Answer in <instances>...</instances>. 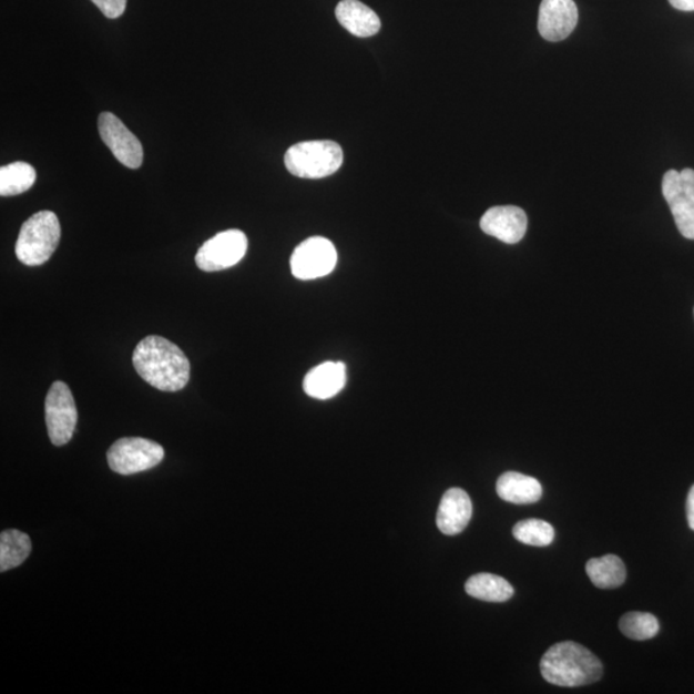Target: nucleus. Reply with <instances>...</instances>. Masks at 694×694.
<instances>
[{
  "instance_id": "f03ea898",
  "label": "nucleus",
  "mask_w": 694,
  "mask_h": 694,
  "mask_svg": "<svg viewBox=\"0 0 694 694\" xmlns=\"http://www.w3.org/2000/svg\"><path fill=\"white\" fill-rule=\"evenodd\" d=\"M540 673L548 683L559 687H581L601 680L603 664L584 645L568 641L552 645L544 653Z\"/></svg>"
},
{
  "instance_id": "aec40b11",
  "label": "nucleus",
  "mask_w": 694,
  "mask_h": 694,
  "mask_svg": "<svg viewBox=\"0 0 694 694\" xmlns=\"http://www.w3.org/2000/svg\"><path fill=\"white\" fill-rule=\"evenodd\" d=\"M37 181L35 169L28 163H12L0 169V195L11 197L29 191Z\"/></svg>"
},
{
  "instance_id": "a211bd4d",
  "label": "nucleus",
  "mask_w": 694,
  "mask_h": 694,
  "mask_svg": "<svg viewBox=\"0 0 694 694\" xmlns=\"http://www.w3.org/2000/svg\"><path fill=\"white\" fill-rule=\"evenodd\" d=\"M465 588L468 595L486 602H507L514 594L513 586L504 578L492 574L473 575Z\"/></svg>"
},
{
  "instance_id": "f257e3e1",
  "label": "nucleus",
  "mask_w": 694,
  "mask_h": 694,
  "mask_svg": "<svg viewBox=\"0 0 694 694\" xmlns=\"http://www.w3.org/2000/svg\"><path fill=\"white\" fill-rule=\"evenodd\" d=\"M133 366L145 382L160 391H180L190 381L188 358L181 347L164 337L143 338L133 353Z\"/></svg>"
},
{
  "instance_id": "9b49d317",
  "label": "nucleus",
  "mask_w": 694,
  "mask_h": 694,
  "mask_svg": "<svg viewBox=\"0 0 694 694\" xmlns=\"http://www.w3.org/2000/svg\"><path fill=\"white\" fill-rule=\"evenodd\" d=\"M578 20L574 0H543L539 8L538 29L548 42H561L575 30Z\"/></svg>"
},
{
  "instance_id": "393cba45",
  "label": "nucleus",
  "mask_w": 694,
  "mask_h": 694,
  "mask_svg": "<svg viewBox=\"0 0 694 694\" xmlns=\"http://www.w3.org/2000/svg\"><path fill=\"white\" fill-rule=\"evenodd\" d=\"M687 519L690 528L694 531V486L691 488L687 499Z\"/></svg>"
},
{
  "instance_id": "b1692460",
  "label": "nucleus",
  "mask_w": 694,
  "mask_h": 694,
  "mask_svg": "<svg viewBox=\"0 0 694 694\" xmlns=\"http://www.w3.org/2000/svg\"><path fill=\"white\" fill-rule=\"evenodd\" d=\"M670 4H672L676 10L683 12H693L694 11V0H669Z\"/></svg>"
},
{
  "instance_id": "4be33fe9",
  "label": "nucleus",
  "mask_w": 694,
  "mask_h": 694,
  "mask_svg": "<svg viewBox=\"0 0 694 694\" xmlns=\"http://www.w3.org/2000/svg\"><path fill=\"white\" fill-rule=\"evenodd\" d=\"M512 532L520 543L532 547L551 545L554 540L552 524L538 519H529L516 523Z\"/></svg>"
},
{
  "instance_id": "f8f14e48",
  "label": "nucleus",
  "mask_w": 694,
  "mask_h": 694,
  "mask_svg": "<svg viewBox=\"0 0 694 694\" xmlns=\"http://www.w3.org/2000/svg\"><path fill=\"white\" fill-rule=\"evenodd\" d=\"M480 227L508 245L519 244L528 231V216L518 206H496L481 217Z\"/></svg>"
},
{
  "instance_id": "39448f33",
  "label": "nucleus",
  "mask_w": 694,
  "mask_h": 694,
  "mask_svg": "<svg viewBox=\"0 0 694 694\" xmlns=\"http://www.w3.org/2000/svg\"><path fill=\"white\" fill-rule=\"evenodd\" d=\"M164 456V448L155 441L124 438L110 448L108 461L112 471L127 476L151 470L163 461Z\"/></svg>"
},
{
  "instance_id": "20e7f679",
  "label": "nucleus",
  "mask_w": 694,
  "mask_h": 694,
  "mask_svg": "<svg viewBox=\"0 0 694 694\" xmlns=\"http://www.w3.org/2000/svg\"><path fill=\"white\" fill-rule=\"evenodd\" d=\"M343 163V149L333 141L297 143L289 147L285 156L287 171L304 180H320L333 175Z\"/></svg>"
},
{
  "instance_id": "ddd939ff",
  "label": "nucleus",
  "mask_w": 694,
  "mask_h": 694,
  "mask_svg": "<svg viewBox=\"0 0 694 694\" xmlns=\"http://www.w3.org/2000/svg\"><path fill=\"white\" fill-rule=\"evenodd\" d=\"M472 511L471 498L463 489H449L441 499L436 523L442 534L458 535L470 523Z\"/></svg>"
},
{
  "instance_id": "7ed1b4c3",
  "label": "nucleus",
  "mask_w": 694,
  "mask_h": 694,
  "mask_svg": "<svg viewBox=\"0 0 694 694\" xmlns=\"http://www.w3.org/2000/svg\"><path fill=\"white\" fill-rule=\"evenodd\" d=\"M61 239V225L52 212H39L22 224L16 256L29 266L43 265L51 259Z\"/></svg>"
},
{
  "instance_id": "0eeeda50",
  "label": "nucleus",
  "mask_w": 694,
  "mask_h": 694,
  "mask_svg": "<svg viewBox=\"0 0 694 694\" xmlns=\"http://www.w3.org/2000/svg\"><path fill=\"white\" fill-rule=\"evenodd\" d=\"M663 195L676 228L683 237L694 241V171H669L663 180Z\"/></svg>"
},
{
  "instance_id": "412c9836",
  "label": "nucleus",
  "mask_w": 694,
  "mask_h": 694,
  "mask_svg": "<svg viewBox=\"0 0 694 694\" xmlns=\"http://www.w3.org/2000/svg\"><path fill=\"white\" fill-rule=\"evenodd\" d=\"M619 626L621 633L633 641L652 640L660 632L657 618L649 612H629L620 619Z\"/></svg>"
},
{
  "instance_id": "f3484780",
  "label": "nucleus",
  "mask_w": 694,
  "mask_h": 694,
  "mask_svg": "<svg viewBox=\"0 0 694 694\" xmlns=\"http://www.w3.org/2000/svg\"><path fill=\"white\" fill-rule=\"evenodd\" d=\"M585 569L589 579L600 589H615L623 585L626 580L625 564L615 554L589 560Z\"/></svg>"
},
{
  "instance_id": "423d86ee",
  "label": "nucleus",
  "mask_w": 694,
  "mask_h": 694,
  "mask_svg": "<svg viewBox=\"0 0 694 694\" xmlns=\"http://www.w3.org/2000/svg\"><path fill=\"white\" fill-rule=\"evenodd\" d=\"M45 422L48 435L55 447L67 446L74 436L78 409L70 387L62 381H55L47 395Z\"/></svg>"
},
{
  "instance_id": "5701e85b",
  "label": "nucleus",
  "mask_w": 694,
  "mask_h": 694,
  "mask_svg": "<svg viewBox=\"0 0 694 694\" xmlns=\"http://www.w3.org/2000/svg\"><path fill=\"white\" fill-rule=\"evenodd\" d=\"M108 19H119L126 10L127 0H92Z\"/></svg>"
},
{
  "instance_id": "1a4fd4ad",
  "label": "nucleus",
  "mask_w": 694,
  "mask_h": 694,
  "mask_svg": "<svg viewBox=\"0 0 694 694\" xmlns=\"http://www.w3.org/2000/svg\"><path fill=\"white\" fill-rule=\"evenodd\" d=\"M337 264V252L329 239L312 237L295 248L290 272L297 279L312 280L328 276Z\"/></svg>"
},
{
  "instance_id": "2eb2a0df",
  "label": "nucleus",
  "mask_w": 694,
  "mask_h": 694,
  "mask_svg": "<svg viewBox=\"0 0 694 694\" xmlns=\"http://www.w3.org/2000/svg\"><path fill=\"white\" fill-rule=\"evenodd\" d=\"M336 18L350 34L369 38L381 29L377 13L359 0H343L336 7Z\"/></svg>"
},
{
  "instance_id": "6e6552de",
  "label": "nucleus",
  "mask_w": 694,
  "mask_h": 694,
  "mask_svg": "<svg viewBox=\"0 0 694 694\" xmlns=\"http://www.w3.org/2000/svg\"><path fill=\"white\" fill-rule=\"evenodd\" d=\"M248 247L246 234L238 229L217 233L200 247L196 264L201 271L221 272L244 259Z\"/></svg>"
},
{
  "instance_id": "6ab92c4d",
  "label": "nucleus",
  "mask_w": 694,
  "mask_h": 694,
  "mask_svg": "<svg viewBox=\"0 0 694 694\" xmlns=\"http://www.w3.org/2000/svg\"><path fill=\"white\" fill-rule=\"evenodd\" d=\"M31 540L25 532L7 530L0 535V571L21 567L31 553Z\"/></svg>"
},
{
  "instance_id": "dca6fc26",
  "label": "nucleus",
  "mask_w": 694,
  "mask_h": 694,
  "mask_svg": "<svg viewBox=\"0 0 694 694\" xmlns=\"http://www.w3.org/2000/svg\"><path fill=\"white\" fill-rule=\"evenodd\" d=\"M497 492L500 499L512 504H532L543 496L542 483L531 476L520 472H506L498 479Z\"/></svg>"
},
{
  "instance_id": "4468645a",
  "label": "nucleus",
  "mask_w": 694,
  "mask_h": 694,
  "mask_svg": "<svg viewBox=\"0 0 694 694\" xmlns=\"http://www.w3.org/2000/svg\"><path fill=\"white\" fill-rule=\"evenodd\" d=\"M346 385V367L341 361H327L313 368L304 379V391L310 398L327 400L336 397Z\"/></svg>"
},
{
  "instance_id": "9d476101",
  "label": "nucleus",
  "mask_w": 694,
  "mask_h": 694,
  "mask_svg": "<svg viewBox=\"0 0 694 694\" xmlns=\"http://www.w3.org/2000/svg\"><path fill=\"white\" fill-rule=\"evenodd\" d=\"M102 141L114 153L119 163L129 169H140L143 164V147L139 139L129 131L111 112H102L99 119Z\"/></svg>"
}]
</instances>
